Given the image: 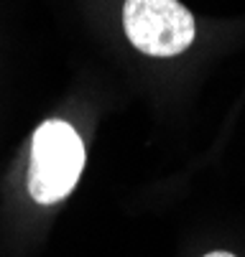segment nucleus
Segmentation results:
<instances>
[{"mask_svg": "<svg viewBox=\"0 0 245 257\" xmlns=\"http://www.w3.org/2000/svg\"><path fill=\"white\" fill-rule=\"evenodd\" d=\"M85 168V145L64 120H46L31 140L28 191L39 204H56L72 194Z\"/></svg>", "mask_w": 245, "mask_h": 257, "instance_id": "obj_1", "label": "nucleus"}, {"mask_svg": "<svg viewBox=\"0 0 245 257\" xmlns=\"http://www.w3.org/2000/svg\"><path fill=\"white\" fill-rule=\"evenodd\" d=\"M123 28L133 49L146 56H179L194 41V16L179 0H125Z\"/></svg>", "mask_w": 245, "mask_h": 257, "instance_id": "obj_2", "label": "nucleus"}, {"mask_svg": "<svg viewBox=\"0 0 245 257\" xmlns=\"http://www.w3.org/2000/svg\"><path fill=\"white\" fill-rule=\"evenodd\" d=\"M204 257H235V254H230V252H209Z\"/></svg>", "mask_w": 245, "mask_h": 257, "instance_id": "obj_3", "label": "nucleus"}]
</instances>
